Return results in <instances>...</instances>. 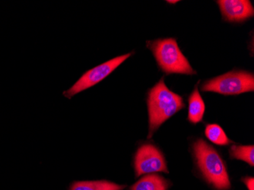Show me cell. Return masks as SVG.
<instances>
[{
    "mask_svg": "<svg viewBox=\"0 0 254 190\" xmlns=\"http://www.w3.org/2000/svg\"><path fill=\"white\" fill-rule=\"evenodd\" d=\"M202 91H210L224 95H237L254 91V74L245 71H232L205 81Z\"/></svg>",
    "mask_w": 254,
    "mask_h": 190,
    "instance_id": "4",
    "label": "cell"
},
{
    "mask_svg": "<svg viewBox=\"0 0 254 190\" xmlns=\"http://www.w3.org/2000/svg\"><path fill=\"white\" fill-rule=\"evenodd\" d=\"M217 2L227 21L242 22L254 16V7L248 0H220Z\"/></svg>",
    "mask_w": 254,
    "mask_h": 190,
    "instance_id": "7",
    "label": "cell"
},
{
    "mask_svg": "<svg viewBox=\"0 0 254 190\" xmlns=\"http://www.w3.org/2000/svg\"><path fill=\"white\" fill-rule=\"evenodd\" d=\"M245 185L248 187V190H254V177H247L242 179Z\"/></svg>",
    "mask_w": 254,
    "mask_h": 190,
    "instance_id": "13",
    "label": "cell"
},
{
    "mask_svg": "<svg viewBox=\"0 0 254 190\" xmlns=\"http://www.w3.org/2000/svg\"><path fill=\"white\" fill-rule=\"evenodd\" d=\"M132 54L133 53H129L125 55L115 57L105 63L101 64L95 68L90 69L89 71L83 74V75L69 89L64 91V96L68 98H72L78 93L97 85L100 81L108 77L110 74L112 73L114 70L121 65L124 61H127Z\"/></svg>",
    "mask_w": 254,
    "mask_h": 190,
    "instance_id": "5",
    "label": "cell"
},
{
    "mask_svg": "<svg viewBox=\"0 0 254 190\" xmlns=\"http://www.w3.org/2000/svg\"><path fill=\"white\" fill-rule=\"evenodd\" d=\"M147 47L155 56L158 66L167 74L195 75L188 59L183 54L175 38L147 41Z\"/></svg>",
    "mask_w": 254,
    "mask_h": 190,
    "instance_id": "3",
    "label": "cell"
},
{
    "mask_svg": "<svg viewBox=\"0 0 254 190\" xmlns=\"http://www.w3.org/2000/svg\"><path fill=\"white\" fill-rule=\"evenodd\" d=\"M230 158L248 163L254 166V145H232L229 149Z\"/></svg>",
    "mask_w": 254,
    "mask_h": 190,
    "instance_id": "11",
    "label": "cell"
},
{
    "mask_svg": "<svg viewBox=\"0 0 254 190\" xmlns=\"http://www.w3.org/2000/svg\"><path fill=\"white\" fill-rule=\"evenodd\" d=\"M197 86L198 85H195L189 98L188 121L193 124H198L202 121L205 110V103L202 100Z\"/></svg>",
    "mask_w": 254,
    "mask_h": 190,
    "instance_id": "8",
    "label": "cell"
},
{
    "mask_svg": "<svg viewBox=\"0 0 254 190\" xmlns=\"http://www.w3.org/2000/svg\"><path fill=\"white\" fill-rule=\"evenodd\" d=\"M169 182L158 174H149L142 177L132 186L130 190H168Z\"/></svg>",
    "mask_w": 254,
    "mask_h": 190,
    "instance_id": "9",
    "label": "cell"
},
{
    "mask_svg": "<svg viewBox=\"0 0 254 190\" xmlns=\"http://www.w3.org/2000/svg\"><path fill=\"white\" fill-rule=\"evenodd\" d=\"M205 136L212 143L218 145H228L232 141L228 138L222 127L217 124H209L205 130Z\"/></svg>",
    "mask_w": 254,
    "mask_h": 190,
    "instance_id": "12",
    "label": "cell"
},
{
    "mask_svg": "<svg viewBox=\"0 0 254 190\" xmlns=\"http://www.w3.org/2000/svg\"><path fill=\"white\" fill-rule=\"evenodd\" d=\"M126 185L107 181H77L71 185L69 190H123Z\"/></svg>",
    "mask_w": 254,
    "mask_h": 190,
    "instance_id": "10",
    "label": "cell"
},
{
    "mask_svg": "<svg viewBox=\"0 0 254 190\" xmlns=\"http://www.w3.org/2000/svg\"><path fill=\"white\" fill-rule=\"evenodd\" d=\"M178 2V1H167V2H168V3H176Z\"/></svg>",
    "mask_w": 254,
    "mask_h": 190,
    "instance_id": "14",
    "label": "cell"
},
{
    "mask_svg": "<svg viewBox=\"0 0 254 190\" xmlns=\"http://www.w3.org/2000/svg\"><path fill=\"white\" fill-rule=\"evenodd\" d=\"M134 168L136 177L152 173H168L165 157L152 144H144L138 148L134 157Z\"/></svg>",
    "mask_w": 254,
    "mask_h": 190,
    "instance_id": "6",
    "label": "cell"
},
{
    "mask_svg": "<svg viewBox=\"0 0 254 190\" xmlns=\"http://www.w3.org/2000/svg\"><path fill=\"white\" fill-rule=\"evenodd\" d=\"M147 104L149 117L148 138H152L165 121L185 108L182 97L168 89L164 78L150 90Z\"/></svg>",
    "mask_w": 254,
    "mask_h": 190,
    "instance_id": "1",
    "label": "cell"
},
{
    "mask_svg": "<svg viewBox=\"0 0 254 190\" xmlns=\"http://www.w3.org/2000/svg\"><path fill=\"white\" fill-rule=\"evenodd\" d=\"M194 156L205 181L217 190L231 188L226 165L220 155L203 139L194 142Z\"/></svg>",
    "mask_w": 254,
    "mask_h": 190,
    "instance_id": "2",
    "label": "cell"
}]
</instances>
